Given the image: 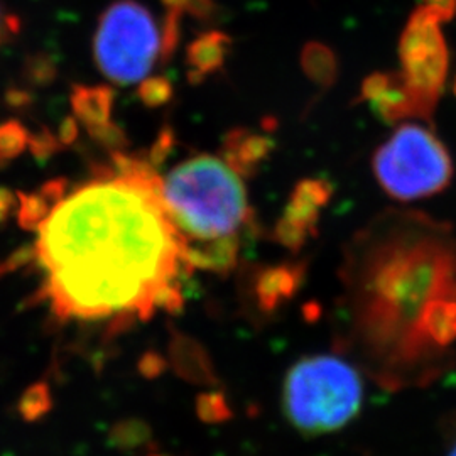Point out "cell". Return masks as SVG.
I'll use <instances>...</instances> for the list:
<instances>
[{"instance_id":"277c9868","label":"cell","mask_w":456,"mask_h":456,"mask_svg":"<svg viewBox=\"0 0 456 456\" xmlns=\"http://www.w3.org/2000/svg\"><path fill=\"white\" fill-rule=\"evenodd\" d=\"M363 379L359 369L338 355L297 360L284 379L282 411L305 436L340 431L359 416Z\"/></svg>"},{"instance_id":"e0dca14e","label":"cell","mask_w":456,"mask_h":456,"mask_svg":"<svg viewBox=\"0 0 456 456\" xmlns=\"http://www.w3.org/2000/svg\"><path fill=\"white\" fill-rule=\"evenodd\" d=\"M164 4L169 7V12L181 14L188 12L196 17H207L212 14V0H163Z\"/></svg>"},{"instance_id":"7a4b0ae2","label":"cell","mask_w":456,"mask_h":456,"mask_svg":"<svg viewBox=\"0 0 456 456\" xmlns=\"http://www.w3.org/2000/svg\"><path fill=\"white\" fill-rule=\"evenodd\" d=\"M343 346L387 387L429 382L456 343V235L416 210L379 213L340 267Z\"/></svg>"},{"instance_id":"9a60e30c","label":"cell","mask_w":456,"mask_h":456,"mask_svg":"<svg viewBox=\"0 0 456 456\" xmlns=\"http://www.w3.org/2000/svg\"><path fill=\"white\" fill-rule=\"evenodd\" d=\"M51 409V395L46 384H36L24 392L19 401V412L26 421H36L43 418Z\"/></svg>"},{"instance_id":"2e32d148","label":"cell","mask_w":456,"mask_h":456,"mask_svg":"<svg viewBox=\"0 0 456 456\" xmlns=\"http://www.w3.org/2000/svg\"><path fill=\"white\" fill-rule=\"evenodd\" d=\"M198 414L207 423H222L230 418L227 399L222 394H205L198 399Z\"/></svg>"},{"instance_id":"30bf717a","label":"cell","mask_w":456,"mask_h":456,"mask_svg":"<svg viewBox=\"0 0 456 456\" xmlns=\"http://www.w3.org/2000/svg\"><path fill=\"white\" fill-rule=\"evenodd\" d=\"M305 269L299 265H282L271 271L262 279V303L265 308H276L282 301H288L293 296Z\"/></svg>"},{"instance_id":"5b68a950","label":"cell","mask_w":456,"mask_h":456,"mask_svg":"<svg viewBox=\"0 0 456 456\" xmlns=\"http://www.w3.org/2000/svg\"><path fill=\"white\" fill-rule=\"evenodd\" d=\"M372 169L379 186L406 203L444 191L455 175L448 147L419 120L397 124L389 139L377 147Z\"/></svg>"},{"instance_id":"8992f818","label":"cell","mask_w":456,"mask_h":456,"mask_svg":"<svg viewBox=\"0 0 456 456\" xmlns=\"http://www.w3.org/2000/svg\"><path fill=\"white\" fill-rule=\"evenodd\" d=\"M102 73L115 83L141 82L164 51V36L152 12L137 0H117L98 20L94 39Z\"/></svg>"},{"instance_id":"4fadbf2b","label":"cell","mask_w":456,"mask_h":456,"mask_svg":"<svg viewBox=\"0 0 456 456\" xmlns=\"http://www.w3.org/2000/svg\"><path fill=\"white\" fill-rule=\"evenodd\" d=\"M151 431L144 421L127 419L115 424L110 431V444L122 452H135L147 446Z\"/></svg>"},{"instance_id":"ac0fdd59","label":"cell","mask_w":456,"mask_h":456,"mask_svg":"<svg viewBox=\"0 0 456 456\" xmlns=\"http://www.w3.org/2000/svg\"><path fill=\"white\" fill-rule=\"evenodd\" d=\"M19 33V20L0 2V49Z\"/></svg>"},{"instance_id":"6da1fadb","label":"cell","mask_w":456,"mask_h":456,"mask_svg":"<svg viewBox=\"0 0 456 456\" xmlns=\"http://www.w3.org/2000/svg\"><path fill=\"white\" fill-rule=\"evenodd\" d=\"M43 294L61 320H146L181 303L188 247L146 164L118 159L114 175L56 200L37 220Z\"/></svg>"},{"instance_id":"8fae6325","label":"cell","mask_w":456,"mask_h":456,"mask_svg":"<svg viewBox=\"0 0 456 456\" xmlns=\"http://www.w3.org/2000/svg\"><path fill=\"white\" fill-rule=\"evenodd\" d=\"M303 66L313 82L325 85V86H330L335 82L338 73V63H337L335 53L320 43H311L305 48Z\"/></svg>"},{"instance_id":"7c38bea8","label":"cell","mask_w":456,"mask_h":456,"mask_svg":"<svg viewBox=\"0 0 456 456\" xmlns=\"http://www.w3.org/2000/svg\"><path fill=\"white\" fill-rule=\"evenodd\" d=\"M227 51V36L218 33H210L201 36L193 43L190 58L196 69H212L218 63H222Z\"/></svg>"},{"instance_id":"44dd1931","label":"cell","mask_w":456,"mask_h":456,"mask_svg":"<svg viewBox=\"0 0 456 456\" xmlns=\"http://www.w3.org/2000/svg\"><path fill=\"white\" fill-rule=\"evenodd\" d=\"M453 92H455V95H456V77H455V83H453Z\"/></svg>"},{"instance_id":"ba28073f","label":"cell","mask_w":456,"mask_h":456,"mask_svg":"<svg viewBox=\"0 0 456 456\" xmlns=\"http://www.w3.org/2000/svg\"><path fill=\"white\" fill-rule=\"evenodd\" d=\"M331 195L333 188L328 181H301L277 225L279 242L296 250L306 244L311 235L316 233V225Z\"/></svg>"},{"instance_id":"9c48e42d","label":"cell","mask_w":456,"mask_h":456,"mask_svg":"<svg viewBox=\"0 0 456 456\" xmlns=\"http://www.w3.org/2000/svg\"><path fill=\"white\" fill-rule=\"evenodd\" d=\"M360 100L369 103L375 114L392 126L419 120L428 122L421 105L397 71H375L360 86Z\"/></svg>"},{"instance_id":"ffe728a7","label":"cell","mask_w":456,"mask_h":456,"mask_svg":"<svg viewBox=\"0 0 456 456\" xmlns=\"http://www.w3.org/2000/svg\"><path fill=\"white\" fill-rule=\"evenodd\" d=\"M446 456H456V433L455 436L452 438V443H450V446H448V453Z\"/></svg>"},{"instance_id":"3957f363","label":"cell","mask_w":456,"mask_h":456,"mask_svg":"<svg viewBox=\"0 0 456 456\" xmlns=\"http://www.w3.org/2000/svg\"><path fill=\"white\" fill-rule=\"evenodd\" d=\"M164 201L186 247L201 244L190 264L228 267L235 261L237 233L248 216L247 191L230 164L196 156L161 180Z\"/></svg>"},{"instance_id":"d6986e66","label":"cell","mask_w":456,"mask_h":456,"mask_svg":"<svg viewBox=\"0 0 456 456\" xmlns=\"http://www.w3.org/2000/svg\"><path fill=\"white\" fill-rule=\"evenodd\" d=\"M421 4L435 11L443 19V22L456 17V0H423Z\"/></svg>"},{"instance_id":"52a82bcc","label":"cell","mask_w":456,"mask_h":456,"mask_svg":"<svg viewBox=\"0 0 456 456\" xmlns=\"http://www.w3.org/2000/svg\"><path fill=\"white\" fill-rule=\"evenodd\" d=\"M443 24L435 11L419 4L409 17L399 41V73L421 105L428 122L435 117L450 69V51L441 31Z\"/></svg>"},{"instance_id":"7402d4cb","label":"cell","mask_w":456,"mask_h":456,"mask_svg":"<svg viewBox=\"0 0 456 456\" xmlns=\"http://www.w3.org/2000/svg\"><path fill=\"white\" fill-rule=\"evenodd\" d=\"M152 456H159V455H152Z\"/></svg>"},{"instance_id":"5bb4252c","label":"cell","mask_w":456,"mask_h":456,"mask_svg":"<svg viewBox=\"0 0 456 456\" xmlns=\"http://www.w3.org/2000/svg\"><path fill=\"white\" fill-rule=\"evenodd\" d=\"M176 367L183 377L195 380V382H212L213 374L205 357L200 355L198 348L183 343L176 348Z\"/></svg>"}]
</instances>
